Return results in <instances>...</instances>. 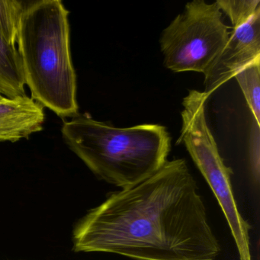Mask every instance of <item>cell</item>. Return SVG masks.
Instances as JSON below:
<instances>
[{
    "mask_svg": "<svg viewBox=\"0 0 260 260\" xmlns=\"http://www.w3.org/2000/svg\"><path fill=\"white\" fill-rule=\"evenodd\" d=\"M73 249L133 260H215L220 245L186 162L176 159L89 210L74 226Z\"/></svg>",
    "mask_w": 260,
    "mask_h": 260,
    "instance_id": "6da1fadb",
    "label": "cell"
},
{
    "mask_svg": "<svg viewBox=\"0 0 260 260\" xmlns=\"http://www.w3.org/2000/svg\"><path fill=\"white\" fill-rule=\"evenodd\" d=\"M69 14L60 0L28 2L16 42L31 99L61 118L79 114Z\"/></svg>",
    "mask_w": 260,
    "mask_h": 260,
    "instance_id": "7a4b0ae2",
    "label": "cell"
},
{
    "mask_svg": "<svg viewBox=\"0 0 260 260\" xmlns=\"http://www.w3.org/2000/svg\"><path fill=\"white\" fill-rule=\"evenodd\" d=\"M62 137L95 176L121 189L154 174L167 161L171 138L167 127L145 124L117 127L80 114L64 121Z\"/></svg>",
    "mask_w": 260,
    "mask_h": 260,
    "instance_id": "3957f363",
    "label": "cell"
},
{
    "mask_svg": "<svg viewBox=\"0 0 260 260\" xmlns=\"http://www.w3.org/2000/svg\"><path fill=\"white\" fill-rule=\"evenodd\" d=\"M205 92L190 90L182 101V129L178 143L186 147L191 159L214 192L228 220L235 240L240 260H252L249 241L250 226L237 208L231 185V169L219 153L214 136L208 127Z\"/></svg>",
    "mask_w": 260,
    "mask_h": 260,
    "instance_id": "277c9868",
    "label": "cell"
},
{
    "mask_svg": "<svg viewBox=\"0 0 260 260\" xmlns=\"http://www.w3.org/2000/svg\"><path fill=\"white\" fill-rule=\"evenodd\" d=\"M231 36L216 3L194 0L185 5L159 39L164 66L175 73L205 74Z\"/></svg>",
    "mask_w": 260,
    "mask_h": 260,
    "instance_id": "5b68a950",
    "label": "cell"
},
{
    "mask_svg": "<svg viewBox=\"0 0 260 260\" xmlns=\"http://www.w3.org/2000/svg\"><path fill=\"white\" fill-rule=\"evenodd\" d=\"M260 58V11L234 28L229 39L205 75V92L210 96L246 65Z\"/></svg>",
    "mask_w": 260,
    "mask_h": 260,
    "instance_id": "8992f818",
    "label": "cell"
},
{
    "mask_svg": "<svg viewBox=\"0 0 260 260\" xmlns=\"http://www.w3.org/2000/svg\"><path fill=\"white\" fill-rule=\"evenodd\" d=\"M44 107L28 95L0 100V142H16L43 130Z\"/></svg>",
    "mask_w": 260,
    "mask_h": 260,
    "instance_id": "52a82bcc",
    "label": "cell"
},
{
    "mask_svg": "<svg viewBox=\"0 0 260 260\" xmlns=\"http://www.w3.org/2000/svg\"><path fill=\"white\" fill-rule=\"evenodd\" d=\"M23 68L16 45L0 36V94L8 99L27 96Z\"/></svg>",
    "mask_w": 260,
    "mask_h": 260,
    "instance_id": "ba28073f",
    "label": "cell"
},
{
    "mask_svg": "<svg viewBox=\"0 0 260 260\" xmlns=\"http://www.w3.org/2000/svg\"><path fill=\"white\" fill-rule=\"evenodd\" d=\"M234 78L244 95L257 127L260 123V58L237 71Z\"/></svg>",
    "mask_w": 260,
    "mask_h": 260,
    "instance_id": "9c48e42d",
    "label": "cell"
},
{
    "mask_svg": "<svg viewBox=\"0 0 260 260\" xmlns=\"http://www.w3.org/2000/svg\"><path fill=\"white\" fill-rule=\"evenodd\" d=\"M28 2L0 0V36L16 45L21 18Z\"/></svg>",
    "mask_w": 260,
    "mask_h": 260,
    "instance_id": "30bf717a",
    "label": "cell"
},
{
    "mask_svg": "<svg viewBox=\"0 0 260 260\" xmlns=\"http://www.w3.org/2000/svg\"><path fill=\"white\" fill-rule=\"evenodd\" d=\"M215 3L221 13L230 18L234 28L246 23L260 11L259 0H217Z\"/></svg>",
    "mask_w": 260,
    "mask_h": 260,
    "instance_id": "8fae6325",
    "label": "cell"
},
{
    "mask_svg": "<svg viewBox=\"0 0 260 260\" xmlns=\"http://www.w3.org/2000/svg\"><path fill=\"white\" fill-rule=\"evenodd\" d=\"M3 97H4V96H3V95H1V94H0V100H1V99L3 98Z\"/></svg>",
    "mask_w": 260,
    "mask_h": 260,
    "instance_id": "7c38bea8",
    "label": "cell"
}]
</instances>
